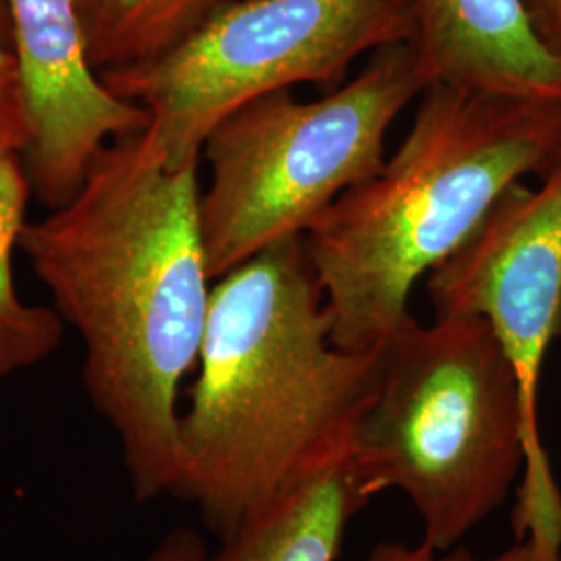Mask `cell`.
I'll use <instances>...</instances> for the list:
<instances>
[{"mask_svg": "<svg viewBox=\"0 0 561 561\" xmlns=\"http://www.w3.org/2000/svg\"><path fill=\"white\" fill-rule=\"evenodd\" d=\"M32 185L23 157L0 152V379L15 377L55 356L65 335L57 310L21 298L13 259L27 225Z\"/></svg>", "mask_w": 561, "mask_h": 561, "instance_id": "obj_12", "label": "cell"}, {"mask_svg": "<svg viewBox=\"0 0 561 561\" xmlns=\"http://www.w3.org/2000/svg\"><path fill=\"white\" fill-rule=\"evenodd\" d=\"M428 85L561 94V62L537 38L524 0H403Z\"/></svg>", "mask_w": 561, "mask_h": 561, "instance_id": "obj_9", "label": "cell"}, {"mask_svg": "<svg viewBox=\"0 0 561 561\" xmlns=\"http://www.w3.org/2000/svg\"><path fill=\"white\" fill-rule=\"evenodd\" d=\"M560 159L561 94L428 85L393 157L304 236L333 341L352 352L381 350L412 319L414 285L510 185L542 178Z\"/></svg>", "mask_w": 561, "mask_h": 561, "instance_id": "obj_3", "label": "cell"}, {"mask_svg": "<svg viewBox=\"0 0 561 561\" xmlns=\"http://www.w3.org/2000/svg\"><path fill=\"white\" fill-rule=\"evenodd\" d=\"M426 88L412 46L396 42L319 101L277 90L219 121L202 146L210 167L201 192L210 279L277 241L304 238L341 194L375 178L391 125Z\"/></svg>", "mask_w": 561, "mask_h": 561, "instance_id": "obj_5", "label": "cell"}, {"mask_svg": "<svg viewBox=\"0 0 561 561\" xmlns=\"http://www.w3.org/2000/svg\"><path fill=\"white\" fill-rule=\"evenodd\" d=\"M435 317L489 322L512 364L524 412L516 539L561 561V491L539 421L542 362L561 337V159L537 190L510 185L477 229L426 275Z\"/></svg>", "mask_w": 561, "mask_h": 561, "instance_id": "obj_7", "label": "cell"}, {"mask_svg": "<svg viewBox=\"0 0 561 561\" xmlns=\"http://www.w3.org/2000/svg\"><path fill=\"white\" fill-rule=\"evenodd\" d=\"M524 4L537 38L561 62V0H524Z\"/></svg>", "mask_w": 561, "mask_h": 561, "instance_id": "obj_15", "label": "cell"}, {"mask_svg": "<svg viewBox=\"0 0 561 561\" xmlns=\"http://www.w3.org/2000/svg\"><path fill=\"white\" fill-rule=\"evenodd\" d=\"M233 0H76L92 67L104 73L159 59Z\"/></svg>", "mask_w": 561, "mask_h": 561, "instance_id": "obj_11", "label": "cell"}, {"mask_svg": "<svg viewBox=\"0 0 561 561\" xmlns=\"http://www.w3.org/2000/svg\"><path fill=\"white\" fill-rule=\"evenodd\" d=\"M433 545L421 541L419 545H408L401 541L379 542L364 561H537L533 545L522 539L507 547L502 553L491 558H474L470 553H449L442 556Z\"/></svg>", "mask_w": 561, "mask_h": 561, "instance_id": "obj_14", "label": "cell"}, {"mask_svg": "<svg viewBox=\"0 0 561 561\" xmlns=\"http://www.w3.org/2000/svg\"><path fill=\"white\" fill-rule=\"evenodd\" d=\"M366 505L341 461L240 522L206 561H335L347 524Z\"/></svg>", "mask_w": 561, "mask_h": 561, "instance_id": "obj_10", "label": "cell"}, {"mask_svg": "<svg viewBox=\"0 0 561 561\" xmlns=\"http://www.w3.org/2000/svg\"><path fill=\"white\" fill-rule=\"evenodd\" d=\"M410 34L403 0H233L159 59L99 76L148 111L144 138L180 169L241 104L298 83L331 92L354 60Z\"/></svg>", "mask_w": 561, "mask_h": 561, "instance_id": "obj_6", "label": "cell"}, {"mask_svg": "<svg viewBox=\"0 0 561 561\" xmlns=\"http://www.w3.org/2000/svg\"><path fill=\"white\" fill-rule=\"evenodd\" d=\"M208 549L196 530L175 528L162 539L144 561H206Z\"/></svg>", "mask_w": 561, "mask_h": 561, "instance_id": "obj_16", "label": "cell"}, {"mask_svg": "<svg viewBox=\"0 0 561 561\" xmlns=\"http://www.w3.org/2000/svg\"><path fill=\"white\" fill-rule=\"evenodd\" d=\"M30 141V119L21 83L20 62L0 46V152L21 154Z\"/></svg>", "mask_w": 561, "mask_h": 561, "instance_id": "obj_13", "label": "cell"}, {"mask_svg": "<svg viewBox=\"0 0 561 561\" xmlns=\"http://www.w3.org/2000/svg\"><path fill=\"white\" fill-rule=\"evenodd\" d=\"M0 46L11 48L15 46V32H13V21L9 15L7 0H0Z\"/></svg>", "mask_w": 561, "mask_h": 561, "instance_id": "obj_17", "label": "cell"}, {"mask_svg": "<svg viewBox=\"0 0 561 561\" xmlns=\"http://www.w3.org/2000/svg\"><path fill=\"white\" fill-rule=\"evenodd\" d=\"M30 119L23 167L34 198L59 208L102 148L138 136L148 111L115 96L88 59L76 0H7Z\"/></svg>", "mask_w": 561, "mask_h": 561, "instance_id": "obj_8", "label": "cell"}, {"mask_svg": "<svg viewBox=\"0 0 561 561\" xmlns=\"http://www.w3.org/2000/svg\"><path fill=\"white\" fill-rule=\"evenodd\" d=\"M198 167L169 169L144 131L111 141L78 192L21 233L53 308L80 335L88 400L140 503L175 482L181 381L208 321Z\"/></svg>", "mask_w": 561, "mask_h": 561, "instance_id": "obj_1", "label": "cell"}, {"mask_svg": "<svg viewBox=\"0 0 561 561\" xmlns=\"http://www.w3.org/2000/svg\"><path fill=\"white\" fill-rule=\"evenodd\" d=\"M304 238L213 285L169 495L219 537L296 484L347 460L379 385L381 350L333 341Z\"/></svg>", "mask_w": 561, "mask_h": 561, "instance_id": "obj_2", "label": "cell"}, {"mask_svg": "<svg viewBox=\"0 0 561 561\" xmlns=\"http://www.w3.org/2000/svg\"><path fill=\"white\" fill-rule=\"evenodd\" d=\"M345 466L366 503L400 491L437 551L493 516L524 472V412L489 322L412 317L385 341L377 393Z\"/></svg>", "mask_w": 561, "mask_h": 561, "instance_id": "obj_4", "label": "cell"}]
</instances>
